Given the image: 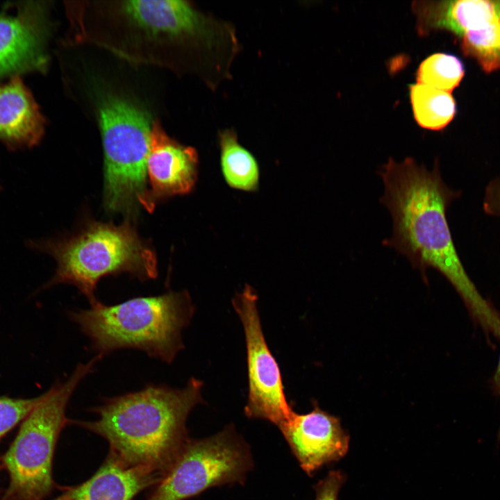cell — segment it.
Wrapping results in <instances>:
<instances>
[{
    "mask_svg": "<svg viewBox=\"0 0 500 500\" xmlns=\"http://www.w3.org/2000/svg\"><path fill=\"white\" fill-rule=\"evenodd\" d=\"M31 245L49 253L57 263L55 276L45 288L58 283L74 285L90 305L98 301L94 291L105 276L126 272L145 281L158 274L153 250L128 221L118 226L93 222L73 237Z\"/></svg>",
    "mask_w": 500,
    "mask_h": 500,
    "instance_id": "4",
    "label": "cell"
},
{
    "mask_svg": "<svg viewBox=\"0 0 500 500\" xmlns=\"http://www.w3.org/2000/svg\"><path fill=\"white\" fill-rule=\"evenodd\" d=\"M40 399V396L31 399L0 396V440L25 419Z\"/></svg>",
    "mask_w": 500,
    "mask_h": 500,
    "instance_id": "20",
    "label": "cell"
},
{
    "mask_svg": "<svg viewBox=\"0 0 500 500\" xmlns=\"http://www.w3.org/2000/svg\"><path fill=\"white\" fill-rule=\"evenodd\" d=\"M410 100L417 122L425 128L442 129L456 113V103L450 92L424 84L410 86Z\"/></svg>",
    "mask_w": 500,
    "mask_h": 500,
    "instance_id": "17",
    "label": "cell"
},
{
    "mask_svg": "<svg viewBox=\"0 0 500 500\" xmlns=\"http://www.w3.org/2000/svg\"><path fill=\"white\" fill-rule=\"evenodd\" d=\"M3 467L2 462H1V457L0 458V469Z\"/></svg>",
    "mask_w": 500,
    "mask_h": 500,
    "instance_id": "25",
    "label": "cell"
},
{
    "mask_svg": "<svg viewBox=\"0 0 500 500\" xmlns=\"http://www.w3.org/2000/svg\"><path fill=\"white\" fill-rule=\"evenodd\" d=\"M378 174L384 185L380 201L390 211L393 224L392 235L383 245L404 256L426 283L428 268L440 272L457 291L487 340L500 338V312L477 290L454 246L446 211L460 192L445 185L438 161L428 170L412 158L400 162L390 158Z\"/></svg>",
    "mask_w": 500,
    "mask_h": 500,
    "instance_id": "1",
    "label": "cell"
},
{
    "mask_svg": "<svg viewBox=\"0 0 500 500\" xmlns=\"http://www.w3.org/2000/svg\"><path fill=\"white\" fill-rule=\"evenodd\" d=\"M194 310L186 291H169L112 306L97 301L89 309L71 311L69 317L101 356L133 348L170 363L184 347L181 331Z\"/></svg>",
    "mask_w": 500,
    "mask_h": 500,
    "instance_id": "3",
    "label": "cell"
},
{
    "mask_svg": "<svg viewBox=\"0 0 500 500\" xmlns=\"http://www.w3.org/2000/svg\"><path fill=\"white\" fill-rule=\"evenodd\" d=\"M344 482V476L338 470L331 471L315 485V500H337L339 490Z\"/></svg>",
    "mask_w": 500,
    "mask_h": 500,
    "instance_id": "21",
    "label": "cell"
},
{
    "mask_svg": "<svg viewBox=\"0 0 500 500\" xmlns=\"http://www.w3.org/2000/svg\"><path fill=\"white\" fill-rule=\"evenodd\" d=\"M414 7L422 31L443 28L460 37L500 19V1H422L416 2Z\"/></svg>",
    "mask_w": 500,
    "mask_h": 500,
    "instance_id": "15",
    "label": "cell"
},
{
    "mask_svg": "<svg viewBox=\"0 0 500 500\" xmlns=\"http://www.w3.org/2000/svg\"><path fill=\"white\" fill-rule=\"evenodd\" d=\"M203 382L191 378L183 388L149 385L107 399L92 408L94 421H72L106 439L109 453L123 464L162 476L188 440L186 420L203 402Z\"/></svg>",
    "mask_w": 500,
    "mask_h": 500,
    "instance_id": "2",
    "label": "cell"
},
{
    "mask_svg": "<svg viewBox=\"0 0 500 500\" xmlns=\"http://www.w3.org/2000/svg\"><path fill=\"white\" fill-rule=\"evenodd\" d=\"M198 162L194 148L172 139L158 123L153 122L147 162L150 190L142 206L150 212L159 199L190 193L197 180Z\"/></svg>",
    "mask_w": 500,
    "mask_h": 500,
    "instance_id": "11",
    "label": "cell"
},
{
    "mask_svg": "<svg viewBox=\"0 0 500 500\" xmlns=\"http://www.w3.org/2000/svg\"><path fill=\"white\" fill-rule=\"evenodd\" d=\"M97 355L79 363L71 376L58 383L40 399L22 422L17 435L1 457L9 476L8 486L0 500H43L52 491L53 457L62 428L69 424L67 403L79 383L101 359Z\"/></svg>",
    "mask_w": 500,
    "mask_h": 500,
    "instance_id": "5",
    "label": "cell"
},
{
    "mask_svg": "<svg viewBox=\"0 0 500 500\" xmlns=\"http://www.w3.org/2000/svg\"><path fill=\"white\" fill-rule=\"evenodd\" d=\"M53 500H69V498H68L67 495L66 494V493L63 492L61 495L58 496V497H56V499H54Z\"/></svg>",
    "mask_w": 500,
    "mask_h": 500,
    "instance_id": "24",
    "label": "cell"
},
{
    "mask_svg": "<svg viewBox=\"0 0 500 500\" xmlns=\"http://www.w3.org/2000/svg\"><path fill=\"white\" fill-rule=\"evenodd\" d=\"M160 479L161 476L147 469L125 465L109 453L92 477L81 484L66 488L64 492L69 500H133Z\"/></svg>",
    "mask_w": 500,
    "mask_h": 500,
    "instance_id": "13",
    "label": "cell"
},
{
    "mask_svg": "<svg viewBox=\"0 0 500 500\" xmlns=\"http://www.w3.org/2000/svg\"><path fill=\"white\" fill-rule=\"evenodd\" d=\"M257 302L258 295L249 285L232 300L246 342L249 392L244 414L267 420L279 428L294 411L288 402L278 364L266 342Z\"/></svg>",
    "mask_w": 500,
    "mask_h": 500,
    "instance_id": "8",
    "label": "cell"
},
{
    "mask_svg": "<svg viewBox=\"0 0 500 500\" xmlns=\"http://www.w3.org/2000/svg\"><path fill=\"white\" fill-rule=\"evenodd\" d=\"M252 467L248 444L228 426L206 438H189L147 500H185L214 486L243 483Z\"/></svg>",
    "mask_w": 500,
    "mask_h": 500,
    "instance_id": "7",
    "label": "cell"
},
{
    "mask_svg": "<svg viewBox=\"0 0 500 500\" xmlns=\"http://www.w3.org/2000/svg\"><path fill=\"white\" fill-rule=\"evenodd\" d=\"M279 429L300 467L310 476L348 451L349 435L340 419L321 409L317 401L309 412H294Z\"/></svg>",
    "mask_w": 500,
    "mask_h": 500,
    "instance_id": "10",
    "label": "cell"
},
{
    "mask_svg": "<svg viewBox=\"0 0 500 500\" xmlns=\"http://www.w3.org/2000/svg\"><path fill=\"white\" fill-rule=\"evenodd\" d=\"M107 211L133 216L147 192V162L153 122L144 110L116 96L99 106Z\"/></svg>",
    "mask_w": 500,
    "mask_h": 500,
    "instance_id": "6",
    "label": "cell"
},
{
    "mask_svg": "<svg viewBox=\"0 0 500 500\" xmlns=\"http://www.w3.org/2000/svg\"><path fill=\"white\" fill-rule=\"evenodd\" d=\"M223 176L232 188L246 192L257 190L259 168L253 155L238 142L236 134L226 130L219 136Z\"/></svg>",
    "mask_w": 500,
    "mask_h": 500,
    "instance_id": "16",
    "label": "cell"
},
{
    "mask_svg": "<svg viewBox=\"0 0 500 500\" xmlns=\"http://www.w3.org/2000/svg\"><path fill=\"white\" fill-rule=\"evenodd\" d=\"M121 8L133 25L151 36L194 35L202 26L199 13L183 1H126Z\"/></svg>",
    "mask_w": 500,
    "mask_h": 500,
    "instance_id": "14",
    "label": "cell"
},
{
    "mask_svg": "<svg viewBox=\"0 0 500 500\" xmlns=\"http://www.w3.org/2000/svg\"><path fill=\"white\" fill-rule=\"evenodd\" d=\"M463 53L486 72L500 68V19L470 30L461 37Z\"/></svg>",
    "mask_w": 500,
    "mask_h": 500,
    "instance_id": "18",
    "label": "cell"
},
{
    "mask_svg": "<svg viewBox=\"0 0 500 500\" xmlns=\"http://www.w3.org/2000/svg\"><path fill=\"white\" fill-rule=\"evenodd\" d=\"M490 383L494 394L500 397V354L497 368L492 377L490 380ZM498 438H500V428Z\"/></svg>",
    "mask_w": 500,
    "mask_h": 500,
    "instance_id": "23",
    "label": "cell"
},
{
    "mask_svg": "<svg viewBox=\"0 0 500 500\" xmlns=\"http://www.w3.org/2000/svg\"><path fill=\"white\" fill-rule=\"evenodd\" d=\"M483 208L489 215L500 216V178L494 180L488 185Z\"/></svg>",
    "mask_w": 500,
    "mask_h": 500,
    "instance_id": "22",
    "label": "cell"
},
{
    "mask_svg": "<svg viewBox=\"0 0 500 500\" xmlns=\"http://www.w3.org/2000/svg\"><path fill=\"white\" fill-rule=\"evenodd\" d=\"M464 76L460 60L447 53H435L425 59L417 73V83L450 92Z\"/></svg>",
    "mask_w": 500,
    "mask_h": 500,
    "instance_id": "19",
    "label": "cell"
},
{
    "mask_svg": "<svg viewBox=\"0 0 500 500\" xmlns=\"http://www.w3.org/2000/svg\"><path fill=\"white\" fill-rule=\"evenodd\" d=\"M46 6L40 1L6 5L0 12V78L44 72L47 22Z\"/></svg>",
    "mask_w": 500,
    "mask_h": 500,
    "instance_id": "9",
    "label": "cell"
},
{
    "mask_svg": "<svg viewBox=\"0 0 500 500\" xmlns=\"http://www.w3.org/2000/svg\"><path fill=\"white\" fill-rule=\"evenodd\" d=\"M45 120L20 76L0 84V142L10 149L31 148L44 133Z\"/></svg>",
    "mask_w": 500,
    "mask_h": 500,
    "instance_id": "12",
    "label": "cell"
}]
</instances>
